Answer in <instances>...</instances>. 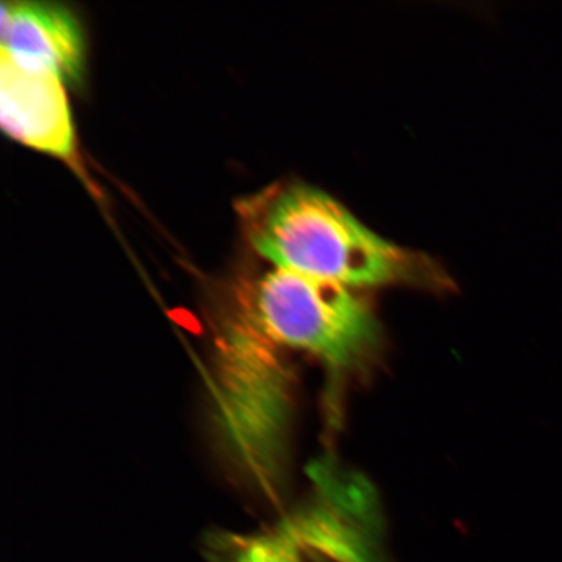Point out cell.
Segmentation results:
<instances>
[{
    "label": "cell",
    "instance_id": "4",
    "mask_svg": "<svg viewBox=\"0 0 562 562\" xmlns=\"http://www.w3.org/2000/svg\"><path fill=\"white\" fill-rule=\"evenodd\" d=\"M0 119L11 138L53 157L75 156V126L65 87L44 70L0 59Z\"/></svg>",
    "mask_w": 562,
    "mask_h": 562
},
{
    "label": "cell",
    "instance_id": "1",
    "mask_svg": "<svg viewBox=\"0 0 562 562\" xmlns=\"http://www.w3.org/2000/svg\"><path fill=\"white\" fill-rule=\"evenodd\" d=\"M246 237L272 266L358 288L445 290L442 267L425 252L378 235L341 202L306 182L286 180L240 203Z\"/></svg>",
    "mask_w": 562,
    "mask_h": 562
},
{
    "label": "cell",
    "instance_id": "6",
    "mask_svg": "<svg viewBox=\"0 0 562 562\" xmlns=\"http://www.w3.org/2000/svg\"><path fill=\"white\" fill-rule=\"evenodd\" d=\"M305 544L293 522L261 536L236 538L226 562H305Z\"/></svg>",
    "mask_w": 562,
    "mask_h": 562
},
{
    "label": "cell",
    "instance_id": "3",
    "mask_svg": "<svg viewBox=\"0 0 562 562\" xmlns=\"http://www.w3.org/2000/svg\"><path fill=\"white\" fill-rule=\"evenodd\" d=\"M259 325L279 347L307 351L333 368H349L375 348L374 312L353 288L272 266L240 279Z\"/></svg>",
    "mask_w": 562,
    "mask_h": 562
},
{
    "label": "cell",
    "instance_id": "5",
    "mask_svg": "<svg viewBox=\"0 0 562 562\" xmlns=\"http://www.w3.org/2000/svg\"><path fill=\"white\" fill-rule=\"evenodd\" d=\"M2 55L16 65L80 83L87 46L80 20L65 5L5 2L2 5Z\"/></svg>",
    "mask_w": 562,
    "mask_h": 562
},
{
    "label": "cell",
    "instance_id": "2",
    "mask_svg": "<svg viewBox=\"0 0 562 562\" xmlns=\"http://www.w3.org/2000/svg\"><path fill=\"white\" fill-rule=\"evenodd\" d=\"M278 348L238 283L215 328L217 414L231 453L271 495L284 469L292 409V376Z\"/></svg>",
    "mask_w": 562,
    "mask_h": 562
}]
</instances>
